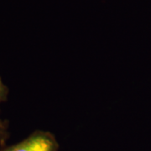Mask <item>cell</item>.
<instances>
[{
  "label": "cell",
  "instance_id": "6da1fadb",
  "mask_svg": "<svg viewBox=\"0 0 151 151\" xmlns=\"http://www.w3.org/2000/svg\"><path fill=\"white\" fill-rule=\"evenodd\" d=\"M55 136L48 131L36 130L20 142L9 146H0V151H58Z\"/></svg>",
  "mask_w": 151,
  "mask_h": 151
},
{
  "label": "cell",
  "instance_id": "7a4b0ae2",
  "mask_svg": "<svg viewBox=\"0 0 151 151\" xmlns=\"http://www.w3.org/2000/svg\"><path fill=\"white\" fill-rule=\"evenodd\" d=\"M9 95V88L2 81L0 76V103L7 101ZM9 138V124L0 118V146H5L7 140Z\"/></svg>",
  "mask_w": 151,
  "mask_h": 151
}]
</instances>
